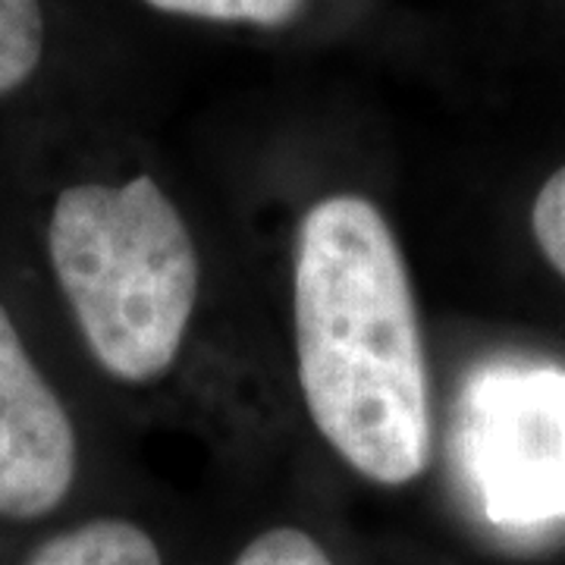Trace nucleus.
I'll use <instances>...</instances> for the list:
<instances>
[{
    "label": "nucleus",
    "instance_id": "3",
    "mask_svg": "<svg viewBox=\"0 0 565 565\" xmlns=\"http://www.w3.org/2000/svg\"><path fill=\"white\" fill-rule=\"evenodd\" d=\"M76 430L0 305V515L41 519L76 481Z\"/></svg>",
    "mask_w": 565,
    "mask_h": 565
},
{
    "label": "nucleus",
    "instance_id": "8",
    "mask_svg": "<svg viewBox=\"0 0 565 565\" xmlns=\"http://www.w3.org/2000/svg\"><path fill=\"white\" fill-rule=\"evenodd\" d=\"M233 565H333L311 534L299 527H274L255 537Z\"/></svg>",
    "mask_w": 565,
    "mask_h": 565
},
{
    "label": "nucleus",
    "instance_id": "4",
    "mask_svg": "<svg viewBox=\"0 0 565 565\" xmlns=\"http://www.w3.org/2000/svg\"><path fill=\"white\" fill-rule=\"evenodd\" d=\"M487 449V493L493 519H546L565 512V377L537 371L497 386Z\"/></svg>",
    "mask_w": 565,
    "mask_h": 565
},
{
    "label": "nucleus",
    "instance_id": "9",
    "mask_svg": "<svg viewBox=\"0 0 565 565\" xmlns=\"http://www.w3.org/2000/svg\"><path fill=\"white\" fill-rule=\"evenodd\" d=\"M531 230L544 258L565 277V167H559L534 199Z\"/></svg>",
    "mask_w": 565,
    "mask_h": 565
},
{
    "label": "nucleus",
    "instance_id": "5",
    "mask_svg": "<svg viewBox=\"0 0 565 565\" xmlns=\"http://www.w3.org/2000/svg\"><path fill=\"white\" fill-rule=\"evenodd\" d=\"M25 565H163L154 541L132 522L98 519L41 544Z\"/></svg>",
    "mask_w": 565,
    "mask_h": 565
},
{
    "label": "nucleus",
    "instance_id": "2",
    "mask_svg": "<svg viewBox=\"0 0 565 565\" xmlns=\"http://www.w3.org/2000/svg\"><path fill=\"white\" fill-rule=\"evenodd\" d=\"M47 252L95 362L126 384L163 377L195 311L199 255L161 185L63 189Z\"/></svg>",
    "mask_w": 565,
    "mask_h": 565
},
{
    "label": "nucleus",
    "instance_id": "1",
    "mask_svg": "<svg viewBox=\"0 0 565 565\" xmlns=\"http://www.w3.org/2000/svg\"><path fill=\"white\" fill-rule=\"evenodd\" d=\"M292 286L315 427L367 481H415L430 459V386L415 292L384 214L362 195L315 204Z\"/></svg>",
    "mask_w": 565,
    "mask_h": 565
},
{
    "label": "nucleus",
    "instance_id": "6",
    "mask_svg": "<svg viewBox=\"0 0 565 565\" xmlns=\"http://www.w3.org/2000/svg\"><path fill=\"white\" fill-rule=\"evenodd\" d=\"M44 51L39 0H0V95L20 88L35 73Z\"/></svg>",
    "mask_w": 565,
    "mask_h": 565
},
{
    "label": "nucleus",
    "instance_id": "7",
    "mask_svg": "<svg viewBox=\"0 0 565 565\" xmlns=\"http://www.w3.org/2000/svg\"><path fill=\"white\" fill-rule=\"evenodd\" d=\"M163 13H180L211 22L286 25L302 13L305 0H148Z\"/></svg>",
    "mask_w": 565,
    "mask_h": 565
}]
</instances>
